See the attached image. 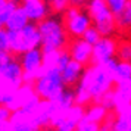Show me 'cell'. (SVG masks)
<instances>
[{
	"label": "cell",
	"mask_w": 131,
	"mask_h": 131,
	"mask_svg": "<svg viewBox=\"0 0 131 131\" xmlns=\"http://www.w3.org/2000/svg\"><path fill=\"white\" fill-rule=\"evenodd\" d=\"M75 131H102V122L91 121V119H87V118L81 116L77 124Z\"/></svg>",
	"instance_id": "obj_3"
},
{
	"label": "cell",
	"mask_w": 131,
	"mask_h": 131,
	"mask_svg": "<svg viewBox=\"0 0 131 131\" xmlns=\"http://www.w3.org/2000/svg\"><path fill=\"white\" fill-rule=\"evenodd\" d=\"M12 112L13 111L9 106H5L3 103H0V124H5L12 116Z\"/></svg>",
	"instance_id": "obj_5"
},
{
	"label": "cell",
	"mask_w": 131,
	"mask_h": 131,
	"mask_svg": "<svg viewBox=\"0 0 131 131\" xmlns=\"http://www.w3.org/2000/svg\"><path fill=\"white\" fill-rule=\"evenodd\" d=\"M30 87L36 99L43 103H56L63 87V75L58 66L52 65L47 69L30 80Z\"/></svg>",
	"instance_id": "obj_1"
},
{
	"label": "cell",
	"mask_w": 131,
	"mask_h": 131,
	"mask_svg": "<svg viewBox=\"0 0 131 131\" xmlns=\"http://www.w3.org/2000/svg\"><path fill=\"white\" fill-rule=\"evenodd\" d=\"M13 131H38V124L32 122V121H27V119H21L16 121L13 125Z\"/></svg>",
	"instance_id": "obj_4"
},
{
	"label": "cell",
	"mask_w": 131,
	"mask_h": 131,
	"mask_svg": "<svg viewBox=\"0 0 131 131\" xmlns=\"http://www.w3.org/2000/svg\"><path fill=\"white\" fill-rule=\"evenodd\" d=\"M0 75L13 84L27 80L15 47H10L5 53H0Z\"/></svg>",
	"instance_id": "obj_2"
}]
</instances>
